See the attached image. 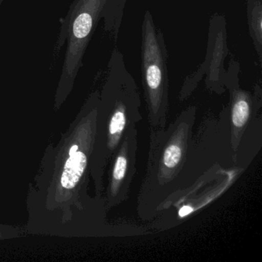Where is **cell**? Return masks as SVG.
Instances as JSON below:
<instances>
[{
  "mask_svg": "<svg viewBox=\"0 0 262 262\" xmlns=\"http://www.w3.org/2000/svg\"><path fill=\"white\" fill-rule=\"evenodd\" d=\"M138 130L131 124L124 133L111 159L110 181L107 188V206H119L128 200L136 172Z\"/></svg>",
  "mask_w": 262,
  "mask_h": 262,
  "instance_id": "cell-5",
  "label": "cell"
},
{
  "mask_svg": "<svg viewBox=\"0 0 262 262\" xmlns=\"http://www.w3.org/2000/svg\"><path fill=\"white\" fill-rule=\"evenodd\" d=\"M196 112L195 107H189L168 128H151L146 171L137 198L138 215L142 220L160 215L183 191Z\"/></svg>",
  "mask_w": 262,
  "mask_h": 262,
  "instance_id": "cell-1",
  "label": "cell"
},
{
  "mask_svg": "<svg viewBox=\"0 0 262 262\" xmlns=\"http://www.w3.org/2000/svg\"><path fill=\"white\" fill-rule=\"evenodd\" d=\"M121 56L114 54L112 57L102 95L99 170L111 160L128 127L142 120L137 85Z\"/></svg>",
  "mask_w": 262,
  "mask_h": 262,
  "instance_id": "cell-2",
  "label": "cell"
},
{
  "mask_svg": "<svg viewBox=\"0 0 262 262\" xmlns=\"http://www.w3.org/2000/svg\"><path fill=\"white\" fill-rule=\"evenodd\" d=\"M142 85L151 128H165L168 113V79L163 38L149 12L142 26Z\"/></svg>",
  "mask_w": 262,
  "mask_h": 262,
  "instance_id": "cell-3",
  "label": "cell"
},
{
  "mask_svg": "<svg viewBox=\"0 0 262 262\" xmlns=\"http://www.w3.org/2000/svg\"><path fill=\"white\" fill-rule=\"evenodd\" d=\"M110 0H74L63 20L55 51L68 39L61 82L70 85L82 67V59L98 21L105 13Z\"/></svg>",
  "mask_w": 262,
  "mask_h": 262,
  "instance_id": "cell-4",
  "label": "cell"
},
{
  "mask_svg": "<svg viewBox=\"0 0 262 262\" xmlns=\"http://www.w3.org/2000/svg\"><path fill=\"white\" fill-rule=\"evenodd\" d=\"M88 159L85 153L78 150L76 153L70 156L66 162L62 172L61 183L65 188H74L80 181L86 169Z\"/></svg>",
  "mask_w": 262,
  "mask_h": 262,
  "instance_id": "cell-7",
  "label": "cell"
},
{
  "mask_svg": "<svg viewBox=\"0 0 262 262\" xmlns=\"http://www.w3.org/2000/svg\"><path fill=\"white\" fill-rule=\"evenodd\" d=\"M260 108V94H252L238 88L231 90L228 117L231 145L234 153L246 130L261 116Z\"/></svg>",
  "mask_w": 262,
  "mask_h": 262,
  "instance_id": "cell-6",
  "label": "cell"
},
{
  "mask_svg": "<svg viewBox=\"0 0 262 262\" xmlns=\"http://www.w3.org/2000/svg\"><path fill=\"white\" fill-rule=\"evenodd\" d=\"M3 1H4V0H0V5H1V4H2Z\"/></svg>",
  "mask_w": 262,
  "mask_h": 262,
  "instance_id": "cell-9",
  "label": "cell"
},
{
  "mask_svg": "<svg viewBox=\"0 0 262 262\" xmlns=\"http://www.w3.org/2000/svg\"><path fill=\"white\" fill-rule=\"evenodd\" d=\"M78 149H79V147H78V145H73V146H72V148H70V156H72V155H73L74 154V153H76V151H78Z\"/></svg>",
  "mask_w": 262,
  "mask_h": 262,
  "instance_id": "cell-8",
  "label": "cell"
}]
</instances>
